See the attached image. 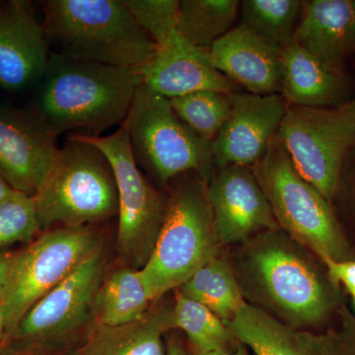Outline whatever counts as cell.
<instances>
[{
	"label": "cell",
	"mask_w": 355,
	"mask_h": 355,
	"mask_svg": "<svg viewBox=\"0 0 355 355\" xmlns=\"http://www.w3.org/2000/svg\"><path fill=\"white\" fill-rule=\"evenodd\" d=\"M250 241L239 261L242 292L246 289L292 328L320 326L340 313V287L307 248L280 228L259 233Z\"/></svg>",
	"instance_id": "1"
},
{
	"label": "cell",
	"mask_w": 355,
	"mask_h": 355,
	"mask_svg": "<svg viewBox=\"0 0 355 355\" xmlns=\"http://www.w3.org/2000/svg\"><path fill=\"white\" fill-rule=\"evenodd\" d=\"M141 83L139 69L51 53L30 111L57 137L71 132L102 137L121 127Z\"/></svg>",
	"instance_id": "2"
},
{
	"label": "cell",
	"mask_w": 355,
	"mask_h": 355,
	"mask_svg": "<svg viewBox=\"0 0 355 355\" xmlns=\"http://www.w3.org/2000/svg\"><path fill=\"white\" fill-rule=\"evenodd\" d=\"M42 3L51 53L139 69L157 51L137 24L127 0H46Z\"/></svg>",
	"instance_id": "3"
},
{
	"label": "cell",
	"mask_w": 355,
	"mask_h": 355,
	"mask_svg": "<svg viewBox=\"0 0 355 355\" xmlns=\"http://www.w3.org/2000/svg\"><path fill=\"white\" fill-rule=\"evenodd\" d=\"M167 210L153 253L139 272L153 301L178 289L218 257L209 198V182L197 172L173 179Z\"/></svg>",
	"instance_id": "4"
},
{
	"label": "cell",
	"mask_w": 355,
	"mask_h": 355,
	"mask_svg": "<svg viewBox=\"0 0 355 355\" xmlns=\"http://www.w3.org/2000/svg\"><path fill=\"white\" fill-rule=\"evenodd\" d=\"M251 168L282 230L320 260H355L335 207L299 174L277 137Z\"/></svg>",
	"instance_id": "5"
},
{
	"label": "cell",
	"mask_w": 355,
	"mask_h": 355,
	"mask_svg": "<svg viewBox=\"0 0 355 355\" xmlns=\"http://www.w3.org/2000/svg\"><path fill=\"white\" fill-rule=\"evenodd\" d=\"M41 229L83 227L118 214L111 163L98 147L70 133L34 196Z\"/></svg>",
	"instance_id": "6"
},
{
	"label": "cell",
	"mask_w": 355,
	"mask_h": 355,
	"mask_svg": "<svg viewBox=\"0 0 355 355\" xmlns=\"http://www.w3.org/2000/svg\"><path fill=\"white\" fill-rule=\"evenodd\" d=\"M121 127L137 166L160 183L168 184L188 172H197L209 182L216 173L211 142L177 116L170 99L144 83L135 91Z\"/></svg>",
	"instance_id": "7"
},
{
	"label": "cell",
	"mask_w": 355,
	"mask_h": 355,
	"mask_svg": "<svg viewBox=\"0 0 355 355\" xmlns=\"http://www.w3.org/2000/svg\"><path fill=\"white\" fill-rule=\"evenodd\" d=\"M277 139L299 174L333 205L355 151V98L333 107L288 105Z\"/></svg>",
	"instance_id": "8"
},
{
	"label": "cell",
	"mask_w": 355,
	"mask_h": 355,
	"mask_svg": "<svg viewBox=\"0 0 355 355\" xmlns=\"http://www.w3.org/2000/svg\"><path fill=\"white\" fill-rule=\"evenodd\" d=\"M73 135L98 147L111 163L118 190L116 251L130 268L139 270L155 246L167 210L168 195L158 191L144 176L133 158L128 133L121 125L116 132L102 137Z\"/></svg>",
	"instance_id": "9"
},
{
	"label": "cell",
	"mask_w": 355,
	"mask_h": 355,
	"mask_svg": "<svg viewBox=\"0 0 355 355\" xmlns=\"http://www.w3.org/2000/svg\"><path fill=\"white\" fill-rule=\"evenodd\" d=\"M94 233L86 227H58L40 236L24 251L14 254L0 306L7 334L62 280L99 249Z\"/></svg>",
	"instance_id": "10"
},
{
	"label": "cell",
	"mask_w": 355,
	"mask_h": 355,
	"mask_svg": "<svg viewBox=\"0 0 355 355\" xmlns=\"http://www.w3.org/2000/svg\"><path fill=\"white\" fill-rule=\"evenodd\" d=\"M340 316L338 326L315 333L292 328L246 303L226 324L236 340L256 355H355V317L345 308Z\"/></svg>",
	"instance_id": "11"
},
{
	"label": "cell",
	"mask_w": 355,
	"mask_h": 355,
	"mask_svg": "<svg viewBox=\"0 0 355 355\" xmlns=\"http://www.w3.org/2000/svg\"><path fill=\"white\" fill-rule=\"evenodd\" d=\"M103 268L100 247L26 313L14 335L39 343L58 342L76 333L94 309Z\"/></svg>",
	"instance_id": "12"
},
{
	"label": "cell",
	"mask_w": 355,
	"mask_h": 355,
	"mask_svg": "<svg viewBox=\"0 0 355 355\" xmlns=\"http://www.w3.org/2000/svg\"><path fill=\"white\" fill-rule=\"evenodd\" d=\"M58 150V137L31 111L0 104V176L13 190L36 195Z\"/></svg>",
	"instance_id": "13"
},
{
	"label": "cell",
	"mask_w": 355,
	"mask_h": 355,
	"mask_svg": "<svg viewBox=\"0 0 355 355\" xmlns=\"http://www.w3.org/2000/svg\"><path fill=\"white\" fill-rule=\"evenodd\" d=\"M287 107L280 94L233 93L230 114L211 144L216 169L259 162L277 139Z\"/></svg>",
	"instance_id": "14"
},
{
	"label": "cell",
	"mask_w": 355,
	"mask_h": 355,
	"mask_svg": "<svg viewBox=\"0 0 355 355\" xmlns=\"http://www.w3.org/2000/svg\"><path fill=\"white\" fill-rule=\"evenodd\" d=\"M207 198L219 244L243 241L279 228L251 167L216 169L207 183Z\"/></svg>",
	"instance_id": "15"
},
{
	"label": "cell",
	"mask_w": 355,
	"mask_h": 355,
	"mask_svg": "<svg viewBox=\"0 0 355 355\" xmlns=\"http://www.w3.org/2000/svg\"><path fill=\"white\" fill-rule=\"evenodd\" d=\"M50 55L43 21L31 2L0 4V88L9 93L36 89Z\"/></svg>",
	"instance_id": "16"
},
{
	"label": "cell",
	"mask_w": 355,
	"mask_h": 355,
	"mask_svg": "<svg viewBox=\"0 0 355 355\" xmlns=\"http://www.w3.org/2000/svg\"><path fill=\"white\" fill-rule=\"evenodd\" d=\"M139 72L147 87L168 99L198 91H243L212 65L209 51L189 43L177 30Z\"/></svg>",
	"instance_id": "17"
},
{
	"label": "cell",
	"mask_w": 355,
	"mask_h": 355,
	"mask_svg": "<svg viewBox=\"0 0 355 355\" xmlns=\"http://www.w3.org/2000/svg\"><path fill=\"white\" fill-rule=\"evenodd\" d=\"M294 43L327 69L352 74L355 62V0H305Z\"/></svg>",
	"instance_id": "18"
},
{
	"label": "cell",
	"mask_w": 355,
	"mask_h": 355,
	"mask_svg": "<svg viewBox=\"0 0 355 355\" xmlns=\"http://www.w3.org/2000/svg\"><path fill=\"white\" fill-rule=\"evenodd\" d=\"M212 65L254 95L282 93V51L237 25L209 50Z\"/></svg>",
	"instance_id": "19"
},
{
	"label": "cell",
	"mask_w": 355,
	"mask_h": 355,
	"mask_svg": "<svg viewBox=\"0 0 355 355\" xmlns=\"http://www.w3.org/2000/svg\"><path fill=\"white\" fill-rule=\"evenodd\" d=\"M282 93L287 104L333 107L355 98V78L327 69L316 58L292 42L282 51Z\"/></svg>",
	"instance_id": "20"
},
{
	"label": "cell",
	"mask_w": 355,
	"mask_h": 355,
	"mask_svg": "<svg viewBox=\"0 0 355 355\" xmlns=\"http://www.w3.org/2000/svg\"><path fill=\"white\" fill-rule=\"evenodd\" d=\"M172 329L173 305L155 304L130 323L96 324L78 355H166L162 336Z\"/></svg>",
	"instance_id": "21"
},
{
	"label": "cell",
	"mask_w": 355,
	"mask_h": 355,
	"mask_svg": "<svg viewBox=\"0 0 355 355\" xmlns=\"http://www.w3.org/2000/svg\"><path fill=\"white\" fill-rule=\"evenodd\" d=\"M178 291L209 308L225 323L234 319L246 304L232 266L219 256L200 268Z\"/></svg>",
	"instance_id": "22"
},
{
	"label": "cell",
	"mask_w": 355,
	"mask_h": 355,
	"mask_svg": "<svg viewBox=\"0 0 355 355\" xmlns=\"http://www.w3.org/2000/svg\"><path fill=\"white\" fill-rule=\"evenodd\" d=\"M153 302L139 270L121 268L100 284L94 309L97 324L120 326L141 317Z\"/></svg>",
	"instance_id": "23"
},
{
	"label": "cell",
	"mask_w": 355,
	"mask_h": 355,
	"mask_svg": "<svg viewBox=\"0 0 355 355\" xmlns=\"http://www.w3.org/2000/svg\"><path fill=\"white\" fill-rule=\"evenodd\" d=\"M238 0H181L177 32L189 43L209 51L235 27Z\"/></svg>",
	"instance_id": "24"
},
{
	"label": "cell",
	"mask_w": 355,
	"mask_h": 355,
	"mask_svg": "<svg viewBox=\"0 0 355 355\" xmlns=\"http://www.w3.org/2000/svg\"><path fill=\"white\" fill-rule=\"evenodd\" d=\"M302 10L301 0H244L238 25L282 51L293 42Z\"/></svg>",
	"instance_id": "25"
},
{
	"label": "cell",
	"mask_w": 355,
	"mask_h": 355,
	"mask_svg": "<svg viewBox=\"0 0 355 355\" xmlns=\"http://www.w3.org/2000/svg\"><path fill=\"white\" fill-rule=\"evenodd\" d=\"M173 326L184 331L193 345V354L230 352L238 343L225 322L179 291L173 304Z\"/></svg>",
	"instance_id": "26"
},
{
	"label": "cell",
	"mask_w": 355,
	"mask_h": 355,
	"mask_svg": "<svg viewBox=\"0 0 355 355\" xmlns=\"http://www.w3.org/2000/svg\"><path fill=\"white\" fill-rule=\"evenodd\" d=\"M170 102L175 113L189 128L212 144L230 114L233 93L198 91L172 98Z\"/></svg>",
	"instance_id": "27"
},
{
	"label": "cell",
	"mask_w": 355,
	"mask_h": 355,
	"mask_svg": "<svg viewBox=\"0 0 355 355\" xmlns=\"http://www.w3.org/2000/svg\"><path fill=\"white\" fill-rule=\"evenodd\" d=\"M40 230L34 196L15 191L0 202V248L30 241Z\"/></svg>",
	"instance_id": "28"
},
{
	"label": "cell",
	"mask_w": 355,
	"mask_h": 355,
	"mask_svg": "<svg viewBox=\"0 0 355 355\" xmlns=\"http://www.w3.org/2000/svg\"><path fill=\"white\" fill-rule=\"evenodd\" d=\"M133 17L156 46L164 44L176 31L179 0H127Z\"/></svg>",
	"instance_id": "29"
},
{
	"label": "cell",
	"mask_w": 355,
	"mask_h": 355,
	"mask_svg": "<svg viewBox=\"0 0 355 355\" xmlns=\"http://www.w3.org/2000/svg\"><path fill=\"white\" fill-rule=\"evenodd\" d=\"M321 261L334 284L338 287L343 286L350 295L355 293V260L336 261L323 259Z\"/></svg>",
	"instance_id": "30"
},
{
	"label": "cell",
	"mask_w": 355,
	"mask_h": 355,
	"mask_svg": "<svg viewBox=\"0 0 355 355\" xmlns=\"http://www.w3.org/2000/svg\"><path fill=\"white\" fill-rule=\"evenodd\" d=\"M340 188H349L350 198H352V209L355 216V151L349 158V162L345 166V172L342 178Z\"/></svg>",
	"instance_id": "31"
},
{
	"label": "cell",
	"mask_w": 355,
	"mask_h": 355,
	"mask_svg": "<svg viewBox=\"0 0 355 355\" xmlns=\"http://www.w3.org/2000/svg\"><path fill=\"white\" fill-rule=\"evenodd\" d=\"M13 254L7 253L0 254V300H1L4 288H6L7 277H8L9 270H10Z\"/></svg>",
	"instance_id": "32"
},
{
	"label": "cell",
	"mask_w": 355,
	"mask_h": 355,
	"mask_svg": "<svg viewBox=\"0 0 355 355\" xmlns=\"http://www.w3.org/2000/svg\"><path fill=\"white\" fill-rule=\"evenodd\" d=\"M166 355H187L183 343L177 338H170L166 347Z\"/></svg>",
	"instance_id": "33"
},
{
	"label": "cell",
	"mask_w": 355,
	"mask_h": 355,
	"mask_svg": "<svg viewBox=\"0 0 355 355\" xmlns=\"http://www.w3.org/2000/svg\"><path fill=\"white\" fill-rule=\"evenodd\" d=\"M193 355H250L246 349V345L238 342L234 349L230 352H212L207 354H193Z\"/></svg>",
	"instance_id": "34"
},
{
	"label": "cell",
	"mask_w": 355,
	"mask_h": 355,
	"mask_svg": "<svg viewBox=\"0 0 355 355\" xmlns=\"http://www.w3.org/2000/svg\"><path fill=\"white\" fill-rule=\"evenodd\" d=\"M14 191H15V190H13V189L6 183V180L0 176V202L6 200V198L10 197Z\"/></svg>",
	"instance_id": "35"
},
{
	"label": "cell",
	"mask_w": 355,
	"mask_h": 355,
	"mask_svg": "<svg viewBox=\"0 0 355 355\" xmlns=\"http://www.w3.org/2000/svg\"><path fill=\"white\" fill-rule=\"evenodd\" d=\"M7 334V326L6 315H4L3 310L0 306V340L3 338V336Z\"/></svg>",
	"instance_id": "36"
},
{
	"label": "cell",
	"mask_w": 355,
	"mask_h": 355,
	"mask_svg": "<svg viewBox=\"0 0 355 355\" xmlns=\"http://www.w3.org/2000/svg\"><path fill=\"white\" fill-rule=\"evenodd\" d=\"M352 76H354V77L355 78V62H354V64H352Z\"/></svg>",
	"instance_id": "37"
},
{
	"label": "cell",
	"mask_w": 355,
	"mask_h": 355,
	"mask_svg": "<svg viewBox=\"0 0 355 355\" xmlns=\"http://www.w3.org/2000/svg\"><path fill=\"white\" fill-rule=\"evenodd\" d=\"M352 299H354V306H355V293L352 294Z\"/></svg>",
	"instance_id": "38"
}]
</instances>
